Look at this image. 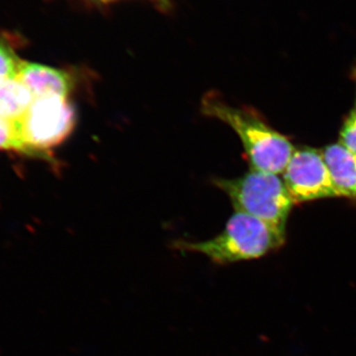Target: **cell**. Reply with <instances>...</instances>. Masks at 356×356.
<instances>
[{
	"instance_id": "cell-1",
	"label": "cell",
	"mask_w": 356,
	"mask_h": 356,
	"mask_svg": "<svg viewBox=\"0 0 356 356\" xmlns=\"http://www.w3.org/2000/svg\"><path fill=\"white\" fill-rule=\"evenodd\" d=\"M201 112L224 122L235 131L250 168L275 175L284 172L296 147L286 136L271 127L261 114L248 107L229 104L216 91L204 95Z\"/></svg>"
},
{
	"instance_id": "cell-2",
	"label": "cell",
	"mask_w": 356,
	"mask_h": 356,
	"mask_svg": "<svg viewBox=\"0 0 356 356\" xmlns=\"http://www.w3.org/2000/svg\"><path fill=\"white\" fill-rule=\"evenodd\" d=\"M286 241L282 231L247 213L236 211L219 235L207 241L177 240L172 248L181 252L202 254L218 266L261 259L280 250Z\"/></svg>"
},
{
	"instance_id": "cell-3",
	"label": "cell",
	"mask_w": 356,
	"mask_h": 356,
	"mask_svg": "<svg viewBox=\"0 0 356 356\" xmlns=\"http://www.w3.org/2000/svg\"><path fill=\"white\" fill-rule=\"evenodd\" d=\"M213 184L229 196L238 212L247 213L286 231L295 202L278 175L250 168L242 177L215 178Z\"/></svg>"
},
{
	"instance_id": "cell-4",
	"label": "cell",
	"mask_w": 356,
	"mask_h": 356,
	"mask_svg": "<svg viewBox=\"0 0 356 356\" xmlns=\"http://www.w3.org/2000/svg\"><path fill=\"white\" fill-rule=\"evenodd\" d=\"M76 123V108L69 98H34L29 109L18 121L23 154L49 159L51 149L70 137Z\"/></svg>"
},
{
	"instance_id": "cell-5",
	"label": "cell",
	"mask_w": 356,
	"mask_h": 356,
	"mask_svg": "<svg viewBox=\"0 0 356 356\" xmlns=\"http://www.w3.org/2000/svg\"><path fill=\"white\" fill-rule=\"evenodd\" d=\"M283 181L295 204L341 198L322 151L296 147L283 172Z\"/></svg>"
},
{
	"instance_id": "cell-6",
	"label": "cell",
	"mask_w": 356,
	"mask_h": 356,
	"mask_svg": "<svg viewBox=\"0 0 356 356\" xmlns=\"http://www.w3.org/2000/svg\"><path fill=\"white\" fill-rule=\"evenodd\" d=\"M17 76L34 98L44 96L69 98L76 86V79L67 70L24 60Z\"/></svg>"
},
{
	"instance_id": "cell-7",
	"label": "cell",
	"mask_w": 356,
	"mask_h": 356,
	"mask_svg": "<svg viewBox=\"0 0 356 356\" xmlns=\"http://www.w3.org/2000/svg\"><path fill=\"white\" fill-rule=\"evenodd\" d=\"M322 152L341 198L356 199V153L339 142Z\"/></svg>"
},
{
	"instance_id": "cell-8",
	"label": "cell",
	"mask_w": 356,
	"mask_h": 356,
	"mask_svg": "<svg viewBox=\"0 0 356 356\" xmlns=\"http://www.w3.org/2000/svg\"><path fill=\"white\" fill-rule=\"evenodd\" d=\"M34 96L18 76L0 81V116L13 122L22 119Z\"/></svg>"
},
{
	"instance_id": "cell-9",
	"label": "cell",
	"mask_w": 356,
	"mask_h": 356,
	"mask_svg": "<svg viewBox=\"0 0 356 356\" xmlns=\"http://www.w3.org/2000/svg\"><path fill=\"white\" fill-rule=\"evenodd\" d=\"M13 151L23 154L18 122L7 120L0 116V152Z\"/></svg>"
},
{
	"instance_id": "cell-10",
	"label": "cell",
	"mask_w": 356,
	"mask_h": 356,
	"mask_svg": "<svg viewBox=\"0 0 356 356\" xmlns=\"http://www.w3.org/2000/svg\"><path fill=\"white\" fill-rule=\"evenodd\" d=\"M23 60L16 54L13 47L0 41V81L17 76Z\"/></svg>"
},
{
	"instance_id": "cell-11",
	"label": "cell",
	"mask_w": 356,
	"mask_h": 356,
	"mask_svg": "<svg viewBox=\"0 0 356 356\" xmlns=\"http://www.w3.org/2000/svg\"><path fill=\"white\" fill-rule=\"evenodd\" d=\"M356 81V69H355ZM339 143L356 153V92L355 103L344 119L339 132Z\"/></svg>"
},
{
	"instance_id": "cell-12",
	"label": "cell",
	"mask_w": 356,
	"mask_h": 356,
	"mask_svg": "<svg viewBox=\"0 0 356 356\" xmlns=\"http://www.w3.org/2000/svg\"><path fill=\"white\" fill-rule=\"evenodd\" d=\"M102 1H109V0H102Z\"/></svg>"
},
{
	"instance_id": "cell-13",
	"label": "cell",
	"mask_w": 356,
	"mask_h": 356,
	"mask_svg": "<svg viewBox=\"0 0 356 356\" xmlns=\"http://www.w3.org/2000/svg\"><path fill=\"white\" fill-rule=\"evenodd\" d=\"M161 1H165V0H161Z\"/></svg>"
}]
</instances>
